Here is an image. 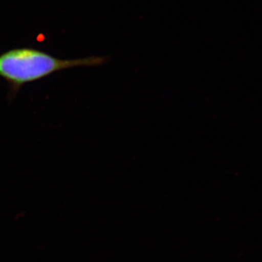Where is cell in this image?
Returning <instances> with one entry per match:
<instances>
[{
	"mask_svg": "<svg viewBox=\"0 0 262 262\" xmlns=\"http://www.w3.org/2000/svg\"><path fill=\"white\" fill-rule=\"evenodd\" d=\"M107 60V57L97 55L81 59H59L35 48H15L0 55V77L9 85V94L13 99L25 85L64 70L99 67Z\"/></svg>",
	"mask_w": 262,
	"mask_h": 262,
	"instance_id": "cell-1",
	"label": "cell"
}]
</instances>
